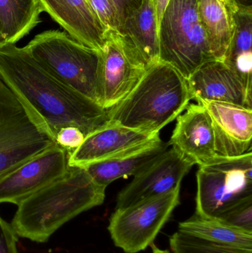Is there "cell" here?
<instances>
[{"label": "cell", "mask_w": 252, "mask_h": 253, "mask_svg": "<svg viewBox=\"0 0 252 253\" xmlns=\"http://www.w3.org/2000/svg\"><path fill=\"white\" fill-rule=\"evenodd\" d=\"M106 31H118V15L112 0H87Z\"/></svg>", "instance_id": "d4e9b609"}, {"label": "cell", "mask_w": 252, "mask_h": 253, "mask_svg": "<svg viewBox=\"0 0 252 253\" xmlns=\"http://www.w3.org/2000/svg\"><path fill=\"white\" fill-rule=\"evenodd\" d=\"M169 144L185 159L198 167L218 159L214 130L207 110L200 104H189L176 119Z\"/></svg>", "instance_id": "4fadbf2b"}, {"label": "cell", "mask_w": 252, "mask_h": 253, "mask_svg": "<svg viewBox=\"0 0 252 253\" xmlns=\"http://www.w3.org/2000/svg\"><path fill=\"white\" fill-rule=\"evenodd\" d=\"M196 102L211 118L219 157H237L252 151V109L223 102Z\"/></svg>", "instance_id": "7c38bea8"}, {"label": "cell", "mask_w": 252, "mask_h": 253, "mask_svg": "<svg viewBox=\"0 0 252 253\" xmlns=\"http://www.w3.org/2000/svg\"><path fill=\"white\" fill-rule=\"evenodd\" d=\"M148 67L124 47L116 31H108L100 51L97 103L106 110L118 105L139 84Z\"/></svg>", "instance_id": "9c48e42d"}, {"label": "cell", "mask_w": 252, "mask_h": 253, "mask_svg": "<svg viewBox=\"0 0 252 253\" xmlns=\"http://www.w3.org/2000/svg\"><path fill=\"white\" fill-rule=\"evenodd\" d=\"M70 153L54 144L0 176V204L18 205L60 178L68 168Z\"/></svg>", "instance_id": "30bf717a"}, {"label": "cell", "mask_w": 252, "mask_h": 253, "mask_svg": "<svg viewBox=\"0 0 252 253\" xmlns=\"http://www.w3.org/2000/svg\"><path fill=\"white\" fill-rule=\"evenodd\" d=\"M38 0H0V32L4 45L15 44L40 22Z\"/></svg>", "instance_id": "44dd1931"}, {"label": "cell", "mask_w": 252, "mask_h": 253, "mask_svg": "<svg viewBox=\"0 0 252 253\" xmlns=\"http://www.w3.org/2000/svg\"><path fill=\"white\" fill-rule=\"evenodd\" d=\"M192 99L223 102L252 109V99L223 61H209L188 79Z\"/></svg>", "instance_id": "2e32d148"}, {"label": "cell", "mask_w": 252, "mask_h": 253, "mask_svg": "<svg viewBox=\"0 0 252 253\" xmlns=\"http://www.w3.org/2000/svg\"><path fill=\"white\" fill-rule=\"evenodd\" d=\"M85 135L81 129L76 126H68L59 129L55 141L71 154L82 144Z\"/></svg>", "instance_id": "484cf974"}, {"label": "cell", "mask_w": 252, "mask_h": 253, "mask_svg": "<svg viewBox=\"0 0 252 253\" xmlns=\"http://www.w3.org/2000/svg\"><path fill=\"white\" fill-rule=\"evenodd\" d=\"M169 143L160 136L143 145L127 150L113 157L83 167L96 184L104 187L119 178L135 176L161 157Z\"/></svg>", "instance_id": "e0dca14e"}, {"label": "cell", "mask_w": 252, "mask_h": 253, "mask_svg": "<svg viewBox=\"0 0 252 253\" xmlns=\"http://www.w3.org/2000/svg\"><path fill=\"white\" fill-rule=\"evenodd\" d=\"M112 1L116 10L120 27L127 17L133 14L142 6L144 0H112Z\"/></svg>", "instance_id": "83f0119b"}, {"label": "cell", "mask_w": 252, "mask_h": 253, "mask_svg": "<svg viewBox=\"0 0 252 253\" xmlns=\"http://www.w3.org/2000/svg\"><path fill=\"white\" fill-rule=\"evenodd\" d=\"M180 187L162 196L115 209L108 231L114 245L125 253H138L152 245L180 204Z\"/></svg>", "instance_id": "ba28073f"}, {"label": "cell", "mask_w": 252, "mask_h": 253, "mask_svg": "<svg viewBox=\"0 0 252 253\" xmlns=\"http://www.w3.org/2000/svg\"><path fill=\"white\" fill-rule=\"evenodd\" d=\"M194 166L171 147L161 157L135 175L117 196L116 208H124L142 201L162 196L181 187L185 175Z\"/></svg>", "instance_id": "8fae6325"}, {"label": "cell", "mask_w": 252, "mask_h": 253, "mask_svg": "<svg viewBox=\"0 0 252 253\" xmlns=\"http://www.w3.org/2000/svg\"><path fill=\"white\" fill-rule=\"evenodd\" d=\"M159 61L188 80L213 54L197 11V0H170L158 26Z\"/></svg>", "instance_id": "5b68a950"}, {"label": "cell", "mask_w": 252, "mask_h": 253, "mask_svg": "<svg viewBox=\"0 0 252 253\" xmlns=\"http://www.w3.org/2000/svg\"><path fill=\"white\" fill-rule=\"evenodd\" d=\"M4 46V41H3L2 37H1V32H0V47H3Z\"/></svg>", "instance_id": "1f68e13d"}, {"label": "cell", "mask_w": 252, "mask_h": 253, "mask_svg": "<svg viewBox=\"0 0 252 253\" xmlns=\"http://www.w3.org/2000/svg\"><path fill=\"white\" fill-rule=\"evenodd\" d=\"M17 236L11 224L0 216V253H19Z\"/></svg>", "instance_id": "4316f807"}, {"label": "cell", "mask_w": 252, "mask_h": 253, "mask_svg": "<svg viewBox=\"0 0 252 253\" xmlns=\"http://www.w3.org/2000/svg\"><path fill=\"white\" fill-rule=\"evenodd\" d=\"M192 99L188 80L159 61L149 65L135 88L108 110L109 121L142 132L159 133L186 110Z\"/></svg>", "instance_id": "3957f363"}, {"label": "cell", "mask_w": 252, "mask_h": 253, "mask_svg": "<svg viewBox=\"0 0 252 253\" xmlns=\"http://www.w3.org/2000/svg\"><path fill=\"white\" fill-rule=\"evenodd\" d=\"M173 253H252V248L222 245L177 230L170 238Z\"/></svg>", "instance_id": "603a6c76"}, {"label": "cell", "mask_w": 252, "mask_h": 253, "mask_svg": "<svg viewBox=\"0 0 252 253\" xmlns=\"http://www.w3.org/2000/svg\"><path fill=\"white\" fill-rule=\"evenodd\" d=\"M158 136L159 133L142 132L109 121L85 137L82 144L70 154L68 165L83 168L143 145Z\"/></svg>", "instance_id": "5bb4252c"}, {"label": "cell", "mask_w": 252, "mask_h": 253, "mask_svg": "<svg viewBox=\"0 0 252 253\" xmlns=\"http://www.w3.org/2000/svg\"><path fill=\"white\" fill-rule=\"evenodd\" d=\"M195 213L217 219L236 205L252 199V151L218 158L199 167L196 174Z\"/></svg>", "instance_id": "8992f818"}, {"label": "cell", "mask_w": 252, "mask_h": 253, "mask_svg": "<svg viewBox=\"0 0 252 253\" xmlns=\"http://www.w3.org/2000/svg\"><path fill=\"white\" fill-rule=\"evenodd\" d=\"M105 190L84 168L68 165L60 178L18 205L12 227L19 237L44 243L70 220L102 205Z\"/></svg>", "instance_id": "7a4b0ae2"}, {"label": "cell", "mask_w": 252, "mask_h": 253, "mask_svg": "<svg viewBox=\"0 0 252 253\" xmlns=\"http://www.w3.org/2000/svg\"><path fill=\"white\" fill-rule=\"evenodd\" d=\"M217 220L230 227L252 233V199L231 208Z\"/></svg>", "instance_id": "cb8c5ba5"}, {"label": "cell", "mask_w": 252, "mask_h": 253, "mask_svg": "<svg viewBox=\"0 0 252 253\" xmlns=\"http://www.w3.org/2000/svg\"><path fill=\"white\" fill-rule=\"evenodd\" d=\"M25 47L50 75L97 102L100 51L81 44L59 30L37 34Z\"/></svg>", "instance_id": "277c9868"}, {"label": "cell", "mask_w": 252, "mask_h": 253, "mask_svg": "<svg viewBox=\"0 0 252 253\" xmlns=\"http://www.w3.org/2000/svg\"><path fill=\"white\" fill-rule=\"evenodd\" d=\"M0 77L54 140L65 126H76L86 137L109 123L108 110L50 75L25 46L0 47Z\"/></svg>", "instance_id": "6da1fadb"}, {"label": "cell", "mask_w": 252, "mask_h": 253, "mask_svg": "<svg viewBox=\"0 0 252 253\" xmlns=\"http://www.w3.org/2000/svg\"><path fill=\"white\" fill-rule=\"evenodd\" d=\"M44 12L62 27L72 38L101 51L107 32L87 0H38Z\"/></svg>", "instance_id": "9a60e30c"}, {"label": "cell", "mask_w": 252, "mask_h": 253, "mask_svg": "<svg viewBox=\"0 0 252 253\" xmlns=\"http://www.w3.org/2000/svg\"><path fill=\"white\" fill-rule=\"evenodd\" d=\"M239 9L252 10V0H234Z\"/></svg>", "instance_id": "f546056e"}, {"label": "cell", "mask_w": 252, "mask_h": 253, "mask_svg": "<svg viewBox=\"0 0 252 253\" xmlns=\"http://www.w3.org/2000/svg\"><path fill=\"white\" fill-rule=\"evenodd\" d=\"M169 1L170 0H152V3H153L154 8H155V15H156L158 28L159 26L163 13H164V10H165Z\"/></svg>", "instance_id": "f1b7e54d"}, {"label": "cell", "mask_w": 252, "mask_h": 253, "mask_svg": "<svg viewBox=\"0 0 252 253\" xmlns=\"http://www.w3.org/2000/svg\"><path fill=\"white\" fill-rule=\"evenodd\" d=\"M56 144L0 77V176Z\"/></svg>", "instance_id": "52a82bcc"}, {"label": "cell", "mask_w": 252, "mask_h": 253, "mask_svg": "<svg viewBox=\"0 0 252 253\" xmlns=\"http://www.w3.org/2000/svg\"><path fill=\"white\" fill-rule=\"evenodd\" d=\"M117 32L124 47L148 66L159 62L158 28L152 0H144L142 6L124 20Z\"/></svg>", "instance_id": "ac0fdd59"}, {"label": "cell", "mask_w": 252, "mask_h": 253, "mask_svg": "<svg viewBox=\"0 0 252 253\" xmlns=\"http://www.w3.org/2000/svg\"><path fill=\"white\" fill-rule=\"evenodd\" d=\"M238 10L234 0H197L198 16L216 60L224 59L235 32Z\"/></svg>", "instance_id": "d6986e66"}, {"label": "cell", "mask_w": 252, "mask_h": 253, "mask_svg": "<svg viewBox=\"0 0 252 253\" xmlns=\"http://www.w3.org/2000/svg\"><path fill=\"white\" fill-rule=\"evenodd\" d=\"M151 253H170L168 251H166V250H161L160 248H157L155 245L152 246V251Z\"/></svg>", "instance_id": "4dcf8cb0"}, {"label": "cell", "mask_w": 252, "mask_h": 253, "mask_svg": "<svg viewBox=\"0 0 252 253\" xmlns=\"http://www.w3.org/2000/svg\"><path fill=\"white\" fill-rule=\"evenodd\" d=\"M223 62L238 77L252 99V10L239 9L235 29Z\"/></svg>", "instance_id": "ffe728a7"}, {"label": "cell", "mask_w": 252, "mask_h": 253, "mask_svg": "<svg viewBox=\"0 0 252 253\" xmlns=\"http://www.w3.org/2000/svg\"><path fill=\"white\" fill-rule=\"evenodd\" d=\"M178 230L204 240L222 245L252 248V233L230 227L219 220L194 214L179 224Z\"/></svg>", "instance_id": "7402d4cb"}]
</instances>
